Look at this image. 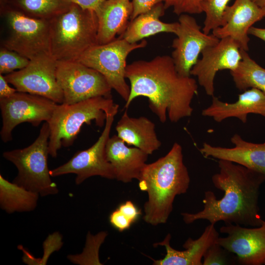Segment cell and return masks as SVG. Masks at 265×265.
Here are the masks:
<instances>
[{
    "label": "cell",
    "instance_id": "1",
    "mask_svg": "<svg viewBox=\"0 0 265 265\" xmlns=\"http://www.w3.org/2000/svg\"><path fill=\"white\" fill-rule=\"evenodd\" d=\"M125 77L130 83L126 109L134 99L144 97L162 123L167 116L170 122L177 123L192 115L191 104L198 93L197 82L190 76L180 75L171 56L158 55L150 60L134 61L127 65Z\"/></svg>",
    "mask_w": 265,
    "mask_h": 265
},
{
    "label": "cell",
    "instance_id": "2",
    "mask_svg": "<svg viewBox=\"0 0 265 265\" xmlns=\"http://www.w3.org/2000/svg\"><path fill=\"white\" fill-rule=\"evenodd\" d=\"M219 172L212 177L215 187L223 192L218 199L213 192L206 191L202 210L196 213L182 212L185 223L198 220L210 224L218 221L245 227H258L264 221L260 213L259 198L265 175L233 162L220 159Z\"/></svg>",
    "mask_w": 265,
    "mask_h": 265
},
{
    "label": "cell",
    "instance_id": "3",
    "mask_svg": "<svg viewBox=\"0 0 265 265\" xmlns=\"http://www.w3.org/2000/svg\"><path fill=\"white\" fill-rule=\"evenodd\" d=\"M138 180L140 189L148 194L144 221L153 226L166 223L175 197L187 192L190 181L181 145L174 143L165 156L146 163Z\"/></svg>",
    "mask_w": 265,
    "mask_h": 265
},
{
    "label": "cell",
    "instance_id": "4",
    "mask_svg": "<svg viewBox=\"0 0 265 265\" xmlns=\"http://www.w3.org/2000/svg\"><path fill=\"white\" fill-rule=\"evenodd\" d=\"M49 22L51 53L57 61H78L87 50L98 45V21L94 10L72 3Z\"/></svg>",
    "mask_w": 265,
    "mask_h": 265
},
{
    "label": "cell",
    "instance_id": "5",
    "mask_svg": "<svg viewBox=\"0 0 265 265\" xmlns=\"http://www.w3.org/2000/svg\"><path fill=\"white\" fill-rule=\"evenodd\" d=\"M119 108L112 98L98 96L72 104H57L48 122L50 129L49 153L56 158L62 147L72 146L82 126L93 121L102 127L107 113Z\"/></svg>",
    "mask_w": 265,
    "mask_h": 265
},
{
    "label": "cell",
    "instance_id": "6",
    "mask_svg": "<svg viewBox=\"0 0 265 265\" xmlns=\"http://www.w3.org/2000/svg\"><path fill=\"white\" fill-rule=\"evenodd\" d=\"M50 129L45 122L39 134L28 146L5 151L3 157L17 168L13 182L42 197L58 193L57 185L51 179L48 166Z\"/></svg>",
    "mask_w": 265,
    "mask_h": 265
},
{
    "label": "cell",
    "instance_id": "7",
    "mask_svg": "<svg viewBox=\"0 0 265 265\" xmlns=\"http://www.w3.org/2000/svg\"><path fill=\"white\" fill-rule=\"evenodd\" d=\"M2 22L0 46L31 59L51 53L49 20L26 16L8 6L0 11Z\"/></svg>",
    "mask_w": 265,
    "mask_h": 265
},
{
    "label": "cell",
    "instance_id": "8",
    "mask_svg": "<svg viewBox=\"0 0 265 265\" xmlns=\"http://www.w3.org/2000/svg\"><path fill=\"white\" fill-rule=\"evenodd\" d=\"M145 39L131 43L118 37L103 45H96L87 50L78 61L101 73L125 102L129 98L130 86L126 81V59L133 51L144 48Z\"/></svg>",
    "mask_w": 265,
    "mask_h": 265
},
{
    "label": "cell",
    "instance_id": "9",
    "mask_svg": "<svg viewBox=\"0 0 265 265\" xmlns=\"http://www.w3.org/2000/svg\"><path fill=\"white\" fill-rule=\"evenodd\" d=\"M56 77L63 92V104L98 96L112 98V88L106 78L79 61H57Z\"/></svg>",
    "mask_w": 265,
    "mask_h": 265
},
{
    "label": "cell",
    "instance_id": "10",
    "mask_svg": "<svg viewBox=\"0 0 265 265\" xmlns=\"http://www.w3.org/2000/svg\"><path fill=\"white\" fill-rule=\"evenodd\" d=\"M118 110V108H116L107 113L104 129L98 139L92 146L77 152L67 162L51 170V177L75 174L77 185L96 176L107 179H115L113 168L106 158V147Z\"/></svg>",
    "mask_w": 265,
    "mask_h": 265
},
{
    "label": "cell",
    "instance_id": "11",
    "mask_svg": "<svg viewBox=\"0 0 265 265\" xmlns=\"http://www.w3.org/2000/svg\"><path fill=\"white\" fill-rule=\"evenodd\" d=\"M57 105L46 97L23 92L0 98L1 140L5 143L12 140L13 130L21 123L27 122L37 127L43 121L48 122Z\"/></svg>",
    "mask_w": 265,
    "mask_h": 265
},
{
    "label": "cell",
    "instance_id": "12",
    "mask_svg": "<svg viewBox=\"0 0 265 265\" xmlns=\"http://www.w3.org/2000/svg\"><path fill=\"white\" fill-rule=\"evenodd\" d=\"M57 63L51 53H42L30 59L24 68L4 76L17 91L39 95L62 104L63 94L56 77Z\"/></svg>",
    "mask_w": 265,
    "mask_h": 265
},
{
    "label": "cell",
    "instance_id": "13",
    "mask_svg": "<svg viewBox=\"0 0 265 265\" xmlns=\"http://www.w3.org/2000/svg\"><path fill=\"white\" fill-rule=\"evenodd\" d=\"M178 22L171 56L178 73L182 76L189 77L200 54L207 47L217 44L219 39L212 33H205L195 19L189 14L180 15Z\"/></svg>",
    "mask_w": 265,
    "mask_h": 265
},
{
    "label": "cell",
    "instance_id": "14",
    "mask_svg": "<svg viewBox=\"0 0 265 265\" xmlns=\"http://www.w3.org/2000/svg\"><path fill=\"white\" fill-rule=\"evenodd\" d=\"M190 71V75L197 77L199 84L206 93L214 96V81L217 73L221 70L232 71L239 65L242 56L241 49L232 38L219 39L215 45L207 47L202 53Z\"/></svg>",
    "mask_w": 265,
    "mask_h": 265
},
{
    "label": "cell",
    "instance_id": "15",
    "mask_svg": "<svg viewBox=\"0 0 265 265\" xmlns=\"http://www.w3.org/2000/svg\"><path fill=\"white\" fill-rule=\"evenodd\" d=\"M216 242L237 257L242 265H265V220L258 227H245L227 223L220 228Z\"/></svg>",
    "mask_w": 265,
    "mask_h": 265
},
{
    "label": "cell",
    "instance_id": "16",
    "mask_svg": "<svg viewBox=\"0 0 265 265\" xmlns=\"http://www.w3.org/2000/svg\"><path fill=\"white\" fill-rule=\"evenodd\" d=\"M264 17L265 6H259L252 0H235L226 8L223 17V26L215 29L212 33L219 39L232 38L241 50L247 52L250 41L248 30Z\"/></svg>",
    "mask_w": 265,
    "mask_h": 265
},
{
    "label": "cell",
    "instance_id": "17",
    "mask_svg": "<svg viewBox=\"0 0 265 265\" xmlns=\"http://www.w3.org/2000/svg\"><path fill=\"white\" fill-rule=\"evenodd\" d=\"M231 142L233 147L214 146L204 142L199 151L205 157L230 161L265 175V143L250 142L237 133L231 137Z\"/></svg>",
    "mask_w": 265,
    "mask_h": 265
},
{
    "label": "cell",
    "instance_id": "18",
    "mask_svg": "<svg viewBox=\"0 0 265 265\" xmlns=\"http://www.w3.org/2000/svg\"><path fill=\"white\" fill-rule=\"evenodd\" d=\"M212 97L211 104L202 110V115L211 117L216 122L234 117L245 123L248 115L251 113L265 118V94L258 89L251 88L243 91L238 95L237 101L232 103Z\"/></svg>",
    "mask_w": 265,
    "mask_h": 265
},
{
    "label": "cell",
    "instance_id": "19",
    "mask_svg": "<svg viewBox=\"0 0 265 265\" xmlns=\"http://www.w3.org/2000/svg\"><path fill=\"white\" fill-rule=\"evenodd\" d=\"M214 224H210L201 236L197 239L188 238L183 245L185 250L179 251L170 244L171 236L168 234L162 241L154 244V246H164L166 254L159 260H153L154 265H202V260L208 248L219 237Z\"/></svg>",
    "mask_w": 265,
    "mask_h": 265
},
{
    "label": "cell",
    "instance_id": "20",
    "mask_svg": "<svg viewBox=\"0 0 265 265\" xmlns=\"http://www.w3.org/2000/svg\"><path fill=\"white\" fill-rule=\"evenodd\" d=\"M106 153L113 168L115 179L125 183L138 180L149 156L139 148L127 146L117 134L108 138Z\"/></svg>",
    "mask_w": 265,
    "mask_h": 265
},
{
    "label": "cell",
    "instance_id": "21",
    "mask_svg": "<svg viewBox=\"0 0 265 265\" xmlns=\"http://www.w3.org/2000/svg\"><path fill=\"white\" fill-rule=\"evenodd\" d=\"M98 18V45L107 44L126 30L132 12L131 0H106L95 11Z\"/></svg>",
    "mask_w": 265,
    "mask_h": 265
},
{
    "label": "cell",
    "instance_id": "22",
    "mask_svg": "<svg viewBox=\"0 0 265 265\" xmlns=\"http://www.w3.org/2000/svg\"><path fill=\"white\" fill-rule=\"evenodd\" d=\"M115 130L117 135L126 144L134 146L149 155L161 145L155 131V124L145 116L132 117L126 110L118 121Z\"/></svg>",
    "mask_w": 265,
    "mask_h": 265
},
{
    "label": "cell",
    "instance_id": "23",
    "mask_svg": "<svg viewBox=\"0 0 265 265\" xmlns=\"http://www.w3.org/2000/svg\"><path fill=\"white\" fill-rule=\"evenodd\" d=\"M163 2L154 6L148 11L130 21L124 33L119 37L131 43L161 32L176 34L179 22L164 23L160 20L165 12Z\"/></svg>",
    "mask_w": 265,
    "mask_h": 265
},
{
    "label": "cell",
    "instance_id": "24",
    "mask_svg": "<svg viewBox=\"0 0 265 265\" xmlns=\"http://www.w3.org/2000/svg\"><path fill=\"white\" fill-rule=\"evenodd\" d=\"M39 196L0 175V207L6 212L32 211L37 206Z\"/></svg>",
    "mask_w": 265,
    "mask_h": 265
},
{
    "label": "cell",
    "instance_id": "25",
    "mask_svg": "<svg viewBox=\"0 0 265 265\" xmlns=\"http://www.w3.org/2000/svg\"><path fill=\"white\" fill-rule=\"evenodd\" d=\"M72 3L69 0H7L6 6L32 18L50 20Z\"/></svg>",
    "mask_w": 265,
    "mask_h": 265
},
{
    "label": "cell",
    "instance_id": "26",
    "mask_svg": "<svg viewBox=\"0 0 265 265\" xmlns=\"http://www.w3.org/2000/svg\"><path fill=\"white\" fill-rule=\"evenodd\" d=\"M242 58L238 68L230 71L236 88L241 91L254 88L265 94V69L241 50Z\"/></svg>",
    "mask_w": 265,
    "mask_h": 265
},
{
    "label": "cell",
    "instance_id": "27",
    "mask_svg": "<svg viewBox=\"0 0 265 265\" xmlns=\"http://www.w3.org/2000/svg\"><path fill=\"white\" fill-rule=\"evenodd\" d=\"M107 236L106 231L100 232L95 235L88 232L82 252L79 254L69 255L68 259L73 264L79 265H102L99 257V249Z\"/></svg>",
    "mask_w": 265,
    "mask_h": 265
},
{
    "label": "cell",
    "instance_id": "28",
    "mask_svg": "<svg viewBox=\"0 0 265 265\" xmlns=\"http://www.w3.org/2000/svg\"><path fill=\"white\" fill-rule=\"evenodd\" d=\"M230 0H203L202 3L203 12L206 15L203 31L210 34L215 29L224 25L223 19L224 12Z\"/></svg>",
    "mask_w": 265,
    "mask_h": 265
},
{
    "label": "cell",
    "instance_id": "29",
    "mask_svg": "<svg viewBox=\"0 0 265 265\" xmlns=\"http://www.w3.org/2000/svg\"><path fill=\"white\" fill-rule=\"evenodd\" d=\"M30 59L21 54L5 47L0 48V74L5 75L22 69Z\"/></svg>",
    "mask_w": 265,
    "mask_h": 265
},
{
    "label": "cell",
    "instance_id": "30",
    "mask_svg": "<svg viewBox=\"0 0 265 265\" xmlns=\"http://www.w3.org/2000/svg\"><path fill=\"white\" fill-rule=\"evenodd\" d=\"M203 259V265H235L238 263L236 255L225 249L216 241L208 248Z\"/></svg>",
    "mask_w": 265,
    "mask_h": 265
},
{
    "label": "cell",
    "instance_id": "31",
    "mask_svg": "<svg viewBox=\"0 0 265 265\" xmlns=\"http://www.w3.org/2000/svg\"><path fill=\"white\" fill-rule=\"evenodd\" d=\"M203 0H165L163 4L165 10L172 7L173 12L177 15L183 14H199L203 12L202 3Z\"/></svg>",
    "mask_w": 265,
    "mask_h": 265
},
{
    "label": "cell",
    "instance_id": "32",
    "mask_svg": "<svg viewBox=\"0 0 265 265\" xmlns=\"http://www.w3.org/2000/svg\"><path fill=\"white\" fill-rule=\"evenodd\" d=\"M165 0H132V12L130 21L134 19L138 15L145 13L154 6L164 2Z\"/></svg>",
    "mask_w": 265,
    "mask_h": 265
},
{
    "label": "cell",
    "instance_id": "33",
    "mask_svg": "<svg viewBox=\"0 0 265 265\" xmlns=\"http://www.w3.org/2000/svg\"><path fill=\"white\" fill-rule=\"evenodd\" d=\"M110 224L120 232L129 229L132 222L125 216L118 209L112 212L109 215Z\"/></svg>",
    "mask_w": 265,
    "mask_h": 265
},
{
    "label": "cell",
    "instance_id": "34",
    "mask_svg": "<svg viewBox=\"0 0 265 265\" xmlns=\"http://www.w3.org/2000/svg\"><path fill=\"white\" fill-rule=\"evenodd\" d=\"M118 209L132 223L137 220L139 215L141 214L140 211L137 209L132 202L130 200L121 204Z\"/></svg>",
    "mask_w": 265,
    "mask_h": 265
},
{
    "label": "cell",
    "instance_id": "35",
    "mask_svg": "<svg viewBox=\"0 0 265 265\" xmlns=\"http://www.w3.org/2000/svg\"><path fill=\"white\" fill-rule=\"evenodd\" d=\"M4 76L0 74V98H7L15 94L17 90L9 85Z\"/></svg>",
    "mask_w": 265,
    "mask_h": 265
},
{
    "label": "cell",
    "instance_id": "36",
    "mask_svg": "<svg viewBox=\"0 0 265 265\" xmlns=\"http://www.w3.org/2000/svg\"><path fill=\"white\" fill-rule=\"evenodd\" d=\"M80 7L95 11L106 0H69Z\"/></svg>",
    "mask_w": 265,
    "mask_h": 265
},
{
    "label": "cell",
    "instance_id": "37",
    "mask_svg": "<svg viewBox=\"0 0 265 265\" xmlns=\"http://www.w3.org/2000/svg\"><path fill=\"white\" fill-rule=\"evenodd\" d=\"M248 34L254 36L265 42V28L252 26L248 30Z\"/></svg>",
    "mask_w": 265,
    "mask_h": 265
},
{
    "label": "cell",
    "instance_id": "38",
    "mask_svg": "<svg viewBox=\"0 0 265 265\" xmlns=\"http://www.w3.org/2000/svg\"><path fill=\"white\" fill-rule=\"evenodd\" d=\"M7 0H0V11L2 10L7 5Z\"/></svg>",
    "mask_w": 265,
    "mask_h": 265
},
{
    "label": "cell",
    "instance_id": "39",
    "mask_svg": "<svg viewBox=\"0 0 265 265\" xmlns=\"http://www.w3.org/2000/svg\"><path fill=\"white\" fill-rule=\"evenodd\" d=\"M258 5L261 7L265 6V0H252Z\"/></svg>",
    "mask_w": 265,
    "mask_h": 265
}]
</instances>
